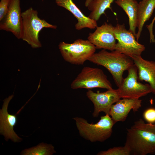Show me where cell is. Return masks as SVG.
Listing matches in <instances>:
<instances>
[{"instance_id":"cell-1","label":"cell","mask_w":155,"mask_h":155,"mask_svg":"<svg viewBox=\"0 0 155 155\" xmlns=\"http://www.w3.org/2000/svg\"><path fill=\"white\" fill-rule=\"evenodd\" d=\"M131 154L146 155L155 153V124L146 123L140 119L127 129L125 144Z\"/></svg>"},{"instance_id":"cell-2","label":"cell","mask_w":155,"mask_h":155,"mask_svg":"<svg viewBox=\"0 0 155 155\" xmlns=\"http://www.w3.org/2000/svg\"><path fill=\"white\" fill-rule=\"evenodd\" d=\"M88 61L106 69L111 74L118 87L123 79V72L127 71L134 64L129 56L115 50L109 52L104 49L94 53Z\"/></svg>"},{"instance_id":"cell-3","label":"cell","mask_w":155,"mask_h":155,"mask_svg":"<svg viewBox=\"0 0 155 155\" xmlns=\"http://www.w3.org/2000/svg\"><path fill=\"white\" fill-rule=\"evenodd\" d=\"M80 136L92 142H102L111 135L115 124L108 115L101 117L96 123H90L85 119L75 117L73 118Z\"/></svg>"},{"instance_id":"cell-4","label":"cell","mask_w":155,"mask_h":155,"mask_svg":"<svg viewBox=\"0 0 155 155\" xmlns=\"http://www.w3.org/2000/svg\"><path fill=\"white\" fill-rule=\"evenodd\" d=\"M22 33L21 39L33 48L41 47L39 34L43 28L56 29L57 26L51 24L38 16V11L30 7L22 13Z\"/></svg>"},{"instance_id":"cell-5","label":"cell","mask_w":155,"mask_h":155,"mask_svg":"<svg viewBox=\"0 0 155 155\" xmlns=\"http://www.w3.org/2000/svg\"><path fill=\"white\" fill-rule=\"evenodd\" d=\"M58 47L64 60L71 64L82 65L95 53V46L88 40L78 39L73 43L62 42Z\"/></svg>"},{"instance_id":"cell-6","label":"cell","mask_w":155,"mask_h":155,"mask_svg":"<svg viewBox=\"0 0 155 155\" xmlns=\"http://www.w3.org/2000/svg\"><path fill=\"white\" fill-rule=\"evenodd\" d=\"M73 89L85 88L88 90L100 88L108 90L113 89L110 82L106 75L101 69L85 67L71 84Z\"/></svg>"},{"instance_id":"cell-7","label":"cell","mask_w":155,"mask_h":155,"mask_svg":"<svg viewBox=\"0 0 155 155\" xmlns=\"http://www.w3.org/2000/svg\"><path fill=\"white\" fill-rule=\"evenodd\" d=\"M127 71V76L123 78L117 89L121 98L139 99L152 92L149 84H144L138 81V69L134 64Z\"/></svg>"},{"instance_id":"cell-8","label":"cell","mask_w":155,"mask_h":155,"mask_svg":"<svg viewBox=\"0 0 155 155\" xmlns=\"http://www.w3.org/2000/svg\"><path fill=\"white\" fill-rule=\"evenodd\" d=\"M115 36L118 41L115 50L129 56L141 55L145 50L144 45L139 43L135 36L129 30L125 28L124 24H117L114 27Z\"/></svg>"},{"instance_id":"cell-9","label":"cell","mask_w":155,"mask_h":155,"mask_svg":"<svg viewBox=\"0 0 155 155\" xmlns=\"http://www.w3.org/2000/svg\"><path fill=\"white\" fill-rule=\"evenodd\" d=\"M86 95L94 104V109L92 115L94 117H97L101 112L109 115L112 105L121 98L117 89L113 88L101 92L99 91L95 92L89 90Z\"/></svg>"},{"instance_id":"cell-10","label":"cell","mask_w":155,"mask_h":155,"mask_svg":"<svg viewBox=\"0 0 155 155\" xmlns=\"http://www.w3.org/2000/svg\"><path fill=\"white\" fill-rule=\"evenodd\" d=\"M20 0H10L8 9L0 21V30L11 32L18 39H21L22 19Z\"/></svg>"},{"instance_id":"cell-11","label":"cell","mask_w":155,"mask_h":155,"mask_svg":"<svg viewBox=\"0 0 155 155\" xmlns=\"http://www.w3.org/2000/svg\"><path fill=\"white\" fill-rule=\"evenodd\" d=\"M96 28L94 32L89 33L88 40L95 46L96 49L114 51L116 44L114 26L105 22Z\"/></svg>"},{"instance_id":"cell-12","label":"cell","mask_w":155,"mask_h":155,"mask_svg":"<svg viewBox=\"0 0 155 155\" xmlns=\"http://www.w3.org/2000/svg\"><path fill=\"white\" fill-rule=\"evenodd\" d=\"M13 96H10L4 100L2 108L0 111V133L3 135L5 140L10 139L14 142H21L22 139L19 137L13 130L17 123L16 115L10 114L7 111L9 103Z\"/></svg>"},{"instance_id":"cell-13","label":"cell","mask_w":155,"mask_h":155,"mask_svg":"<svg viewBox=\"0 0 155 155\" xmlns=\"http://www.w3.org/2000/svg\"><path fill=\"white\" fill-rule=\"evenodd\" d=\"M142 100L139 99L122 98L111 106L109 113L115 124L124 121L131 110L137 111L141 106Z\"/></svg>"},{"instance_id":"cell-14","label":"cell","mask_w":155,"mask_h":155,"mask_svg":"<svg viewBox=\"0 0 155 155\" xmlns=\"http://www.w3.org/2000/svg\"><path fill=\"white\" fill-rule=\"evenodd\" d=\"M138 69V79L148 83L155 95V61L143 59L141 55L130 56Z\"/></svg>"},{"instance_id":"cell-15","label":"cell","mask_w":155,"mask_h":155,"mask_svg":"<svg viewBox=\"0 0 155 155\" xmlns=\"http://www.w3.org/2000/svg\"><path fill=\"white\" fill-rule=\"evenodd\" d=\"M55 2L58 6L69 11L76 18L78 22L75 25L76 30H80L85 28L94 29L97 26V21L86 16L72 0H55Z\"/></svg>"},{"instance_id":"cell-16","label":"cell","mask_w":155,"mask_h":155,"mask_svg":"<svg viewBox=\"0 0 155 155\" xmlns=\"http://www.w3.org/2000/svg\"><path fill=\"white\" fill-rule=\"evenodd\" d=\"M155 8V0H142L139 3L137 19L138 32L136 38L139 39L144 24L152 16Z\"/></svg>"},{"instance_id":"cell-17","label":"cell","mask_w":155,"mask_h":155,"mask_svg":"<svg viewBox=\"0 0 155 155\" xmlns=\"http://www.w3.org/2000/svg\"><path fill=\"white\" fill-rule=\"evenodd\" d=\"M115 2L127 15L129 20V30L136 36L139 3L136 0H116Z\"/></svg>"},{"instance_id":"cell-18","label":"cell","mask_w":155,"mask_h":155,"mask_svg":"<svg viewBox=\"0 0 155 155\" xmlns=\"http://www.w3.org/2000/svg\"><path fill=\"white\" fill-rule=\"evenodd\" d=\"M115 0H94L88 5V9L91 11L89 16L90 18L96 21L108 8L111 9V5Z\"/></svg>"},{"instance_id":"cell-19","label":"cell","mask_w":155,"mask_h":155,"mask_svg":"<svg viewBox=\"0 0 155 155\" xmlns=\"http://www.w3.org/2000/svg\"><path fill=\"white\" fill-rule=\"evenodd\" d=\"M54 147L51 144L41 143L37 146L22 150V155H52L56 153Z\"/></svg>"},{"instance_id":"cell-20","label":"cell","mask_w":155,"mask_h":155,"mask_svg":"<svg viewBox=\"0 0 155 155\" xmlns=\"http://www.w3.org/2000/svg\"><path fill=\"white\" fill-rule=\"evenodd\" d=\"M98 155H129L131 152L129 148L126 145L124 146L115 147L107 150L99 152Z\"/></svg>"},{"instance_id":"cell-21","label":"cell","mask_w":155,"mask_h":155,"mask_svg":"<svg viewBox=\"0 0 155 155\" xmlns=\"http://www.w3.org/2000/svg\"><path fill=\"white\" fill-rule=\"evenodd\" d=\"M144 119L148 123H155V108H150L146 110L143 113Z\"/></svg>"},{"instance_id":"cell-22","label":"cell","mask_w":155,"mask_h":155,"mask_svg":"<svg viewBox=\"0 0 155 155\" xmlns=\"http://www.w3.org/2000/svg\"><path fill=\"white\" fill-rule=\"evenodd\" d=\"M10 0H0V21L5 17L8 9Z\"/></svg>"},{"instance_id":"cell-23","label":"cell","mask_w":155,"mask_h":155,"mask_svg":"<svg viewBox=\"0 0 155 155\" xmlns=\"http://www.w3.org/2000/svg\"><path fill=\"white\" fill-rule=\"evenodd\" d=\"M155 21V16L153 19L151 23L149 25L146 26V27L147 28L149 31V32L150 34V37H153L154 35L153 34V24L154 22Z\"/></svg>"},{"instance_id":"cell-24","label":"cell","mask_w":155,"mask_h":155,"mask_svg":"<svg viewBox=\"0 0 155 155\" xmlns=\"http://www.w3.org/2000/svg\"><path fill=\"white\" fill-rule=\"evenodd\" d=\"M90 1H92V0H90Z\"/></svg>"},{"instance_id":"cell-25","label":"cell","mask_w":155,"mask_h":155,"mask_svg":"<svg viewBox=\"0 0 155 155\" xmlns=\"http://www.w3.org/2000/svg\"><path fill=\"white\" fill-rule=\"evenodd\" d=\"M42 1L43 0H42Z\"/></svg>"}]
</instances>
